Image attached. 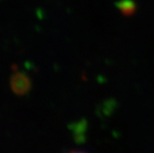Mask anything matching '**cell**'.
I'll use <instances>...</instances> for the list:
<instances>
[{
  "label": "cell",
  "instance_id": "1",
  "mask_svg": "<svg viewBox=\"0 0 154 153\" xmlns=\"http://www.w3.org/2000/svg\"><path fill=\"white\" fill-rule=\"evenodd\" d=\"M12 90L17 94H24L30 89V80L23 73H16L12 75L10 80Z\"/></svg>",
  "mask_w": 154,
  "mask_h": 153
},
{
  "label": "cell",
  "instance_id": "2",
  "mask_svg": "<svg viewBox=\"0 0 154 153\" xmlns=\"http://www.w3.org/2000/svg\"><path fill=\"white\" fill-rule=\"evenodd\" d=\"M69 153H83V152H77V151H75V152H69Z\"/></svg>",
  "mask_w": 154,
  "mask_h": 153
}]
</instances>
